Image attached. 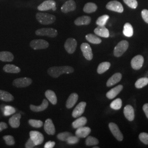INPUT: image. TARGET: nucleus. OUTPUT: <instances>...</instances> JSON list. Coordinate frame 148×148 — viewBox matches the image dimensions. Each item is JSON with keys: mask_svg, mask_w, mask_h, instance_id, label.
Masks as SVG:
<instances>
[{"mask_svg": "<svg viewBox=\"0 0 148 148\" xmlns=\"http://www.w3.org/2000/svg\"><path fill=\"white\" fill-rule=\"evenodd\" d=\"M143 110L146 116L148 119V103H146L143 106Z\"/></svg>", "mask_w": 148, "mask_h": 148, "instance_id": "nucleus-50", "label": "nucleus"}, {"mask_svg": "<svg viewBox=\"0 0 148 148\" xmlns=\"http://www.w3.org/2000/svg\"><path fill=\"white\" fill-rule=\"evenodd\" d=\"M97 5L95 3L89 2L85 5L84 7V11L87 13H91L97 11Z\"/></svg>", "mask_w": 148, "mask_h": 148, "instance_id": "nucleus-34", "label": "nucleus"}, {"mask_svg": "<svg viewBox=\"0 0 148 148\" xmlns=\"http://www.w3.org/2000/svg\"><path fill=\"white\" fill-rule=\"evenodd\" d=\"M144 62V57L141 55H137L133 58L131 64L133 69L138 70L142 68Z\"/></svg>", "mask_w": 148, "mask_h": 148, "instance_id": "nucleus-13", "label": "nucleus"}, {"mask_svg": "<svg viewBox=\"0 0 148 148\" xmlns=\"http://www.w3.org/2000/svg\"><path fill=\"white\" fill-rule=\"evenodd\" d=\"M0 99L4 101L9 102L14 100V97L9 92L0 90Z\"/></svg>", "mask_w": 148, "mask_h": 148, "instance_id": "nucleus-29", "label": "nucleus"}, {"mask_svg": "<svg viewBox=\"0 0 148 148\" xmlns=\"http://www.w3.org/2000/svg\"><path fill=\"white\" fill-rule=\"evenodd\" d=\"M30 46L35 50L43 49L48 47L49 43L46 40L42 39L34 40L30 43Z\"/></svg>", "mask_w": 148, "mask_h": 148, "instance_id": "nucleus-6", "label": "nucleus"}, {"mask_svg": "<svg viewBox=\"0 0 148 148\" xmlns=\"http://www.w3.org/2000/svg\"><path fill=\"white\" fill-rule=\"evenodd\" d=\"M90 132L91 130L90 127L82 126L77 128V130L75 132V135L79 138H86L90 134Z\"/></svg>", "mask_w": 148, "mask_h": 148, "instance_id": "nucleus-18", "label": "nucleus"}, {"mask_svg": "<svg viewBox=\"0 0 148 148\" xmlns=\"http://www.w3.org/2000/svg\"><path fill=\"white\" fill-rule=\"evenodd\" d=\"M99 144V140L95 137L92 136H88L86 138V144L87 146H92L96 145Z\"/></svg>", "mask_w": 148, "mask_h": 148, "instance_id": "nucleus-39", "label": "nucleus"}, {"mask_svg": "<svg viewBox=\"0 0 148 148\" xmlns=\"http://www.w3.org/2000/svg\"><path fill=\"white\" fill-rule=\"evenodd\" d=\"M44 130L49 135H54L56 132V129L53 121L51 119H48L44 125Z\"/></svg>", "mask_w": 148, "mask_h": 148, "instance_id": "nucleus-16", "label": "nucleus"}, {"mask_svg": "<svg viewBox=\"0 0 148 148\" xmlns=\"http://www.w3.org/2000/svg\"><path fill=\"white\" fill-rule=\"evenodd\" d=\"M21 117V115L20 114H16L11 117L9 120V124L11 127L13 128H16L19 127Z\"/></svg>", "mask_w": 148, "mask_h": 148, "instance_id": "nucleus-22", "label": "nucleus"}, {"mask_svg": "<svg viewBox=\"0 0 148 148\" xmlns=\"http://www.w3.org/2000/svg\"><path fill=\"white\" fill-rule=\"evenodd\" d=\"M3 139H4V140L5 141V143L7 145H13L15 144V140L14 139L13 136H10V135H7V136H3Z\"/></svg>", "mask_w": 148, "mask_h": 148, "instance_id": "nucleus-42", "label": "nucleus"}, {"mask_svg": "<svg viewBox=\"0 0 148 148\" xmlns=\"http://www.w3.org/2000/svg\"><path fill=\"white\" fill-rule=\"evenodd\" d=\"M99 148V147H93V148Z\"/></svg>", "mask_w": 148, "mask_h": 148, "instance_id": "nucleus-51", "label": "nucleus"}, {"mask_svg": "<svg viewBox=\"0 0 148 148\" xmlns=\"http://www.w3.org/2000/svg\"><path fill=\"white\" fill-rule=\"evenodd\" d=\"M81 49L85 58L88 60H91L92 59L93 54L92 48L89 44L87 43H83L81 45Z\"/></svg>", "mask_w": 148, "mask_h": 148, "instance_id": "nucleus-12", "label": "nucleus"}, {"mask_svg": "<svg viewBox=\"0 0 148 148\" xmlns=\"http://www.w3.org/2000/svg\"><path fill=\"white\" fill-rule=\"evenodd\" d=\"M109 127L112 135L115 137L117 140L122 141L123 139V134L116 123L110 122L109 124Z\"/></svg>", "mask_w": 148, "mask_h": 148, "instance_id": "nucleus-9", "label": "nucleus"}, {"mask_svg": "<svg viewBox=\"0 0 148 148\" xmlns=\"http://www.w3.org/2000/svg\"><path fill=\"white\" fill-rule=\"evenodd\" d=\"M139 138L142 143L148 145V133L145 132L140 133L139 135Z\"/></svg>", "mask_w": 148, "mask_h": 148, "instance_id": "nucleus-44", "label": "nucleus"}, {"mask_svg": "<svg viewBox=\"0 0 148 148\" xmlns=\"http://www.w3.org/2000/svg\"><path fill=\"white\" fill-rule=\"evenodd\" d=\"M129 46V43L126 40L120 41L114 48V54L116 57H120L126 51Z\"/></svg>", "mask_w": 148, "mask_h": 148, "instance_id": "nucleus-3", "label": "nucleus"}, {"mask_svg": "<svg viewBox=\"0 0 148 148\" xmlns=\"http://www.w3.org/2000/svg\"><path fill=\"white\" fill-rule=\"evenodd\" d=\"M29 123L31 125L32 127L35 128H40L43 126V122L40 120H33L30 119L29 120Z\"/></svg>", "mask_w": 148, "mask_h": 148, "instance_id": "nucleus-41", "label": "nucleus"}, {"mask_svg": "<svg viewBox=\"0 0 148 148\" xmlns=\"http://www.w3.org/2000/svg\"><path fill=\"white\" fill-rule=\"evenodd\" d=\"M86 106V103L85 101H81L75 107L72 112V116L74 118H77L81 116L84 112Z\"/></svg>", "mask_w": 148, "mask_h": 148, "instance_id": "nucleus-14", "label": "nucleus"}, {"mask_svg": "<svg viewBox=\"0 0 148 148\" xmlns=\"http://www.w3.org/2000/svg\"><path fill=\"white\" fill-rule=\"evenodd\" d=\"M48 106V102L46 99L43 100L42 104L39 106H35L34 105H30V108L32 111L34 112H40L46 110Z\"/></svg>", "mask_w": 148, "mask_h": 148, "instance_id": "nucleus-26", "label": "nucleus"}, {"mask_svg": "<svg viewBox=\"0 0 148 148\" xmlns=\"http://www.w3.org/2000/svg\"><path fill=\"white\" fill-rule=\"evenodd\" d=\"M91 21V18L89 16H83L77 18L75 21V24L80 26L83 25H88Z\"/></svg>", "mask_w": 148, "mask_h": 148, "instance_id": "nucleus-24", "label": "nucleus"}, {"mask_svg": "<svg viewBox=\"0 0 148 148\" xmlns=\"http://www.w3.org/2000/svg\"><path fill=\"white\" fill-rule=\"evenodd\" d=\"M106 8L110 11L122 13L123 11V7L121 3L117 1H112L107 3Z\"/></svg>", "mask_w": 148, "mask_h": 148, "instance_id": "nucleus-10", "label": "nucleus"}, {"mask_svg": "<svg viewBox=\"0 0 148 148\" xmlns=\"http://www.w3.org/2000/svg\"><path fill=\"white\" fill-rule=\"evenodd\" d=\"M35 34L38 36H46L48 37H55L58 35L57 30L53 28H42L37 30Z\"/></svg>", "mask_w": 148, "mask_h": 148, "instance_id": "nucleus-4", "label": "nucleus"}, {"mask_svg": "<svg viewBox=\"0 0 148 148\" xmlns=\"http://www.w3.org/2000/svg\"><path fill=\"white\" fill-rule=\"evenodd\" d=\"M77 43V41L73 38H69L66 40L64 44V47L66 51L69 54H73L75 52Z\"/></svg>", "mask_w": 148, "mask_h": 148, "instance_id": "nucleus-7", "label": "nucleus"}, {"mask_svg": "<svg viewBox=\"0 0 148 148\" xmlns=\"http://www.w3.org/2000/svg\"><path fill=\"white\" fill-rule=\"evenodd\" d=\"M45 96L49 102L53 105H56L57 103V98L56 93L53 90H48L45 92Z\"/></svg>", "mask_w": 148, "mask_h": 148, "instance_id": "nucleus-27", "label": "nucleus"}, {"mask_svg": "<svg viewBox=\"0 0 148 148\" xmlns=\"http://www.w3.org/2000/svg\"><path fill=\"white\" fill-rule=\"evenodd\" d=\"M123 2L128 7L133 9H136L138 6V2L137 0H123Z\"/></svg>", "mask_w": 148, "mask_h": 148, "instance_id": "nucleus-43", "label": "nucleus"}, {"mask_svg": "<svg viewBox=\"0 0 148 148\" xmlns=\"http://www.w3.org/2000/svg\"><path fill=\"white\" fill-rule=\"evenodd\" d=\"M122 106V101L120 98H117L112 101L110 104V108L111 109L117 110L121 109Z\"/></svg>", "mask_w": 148, "mask_h": 148, "instance_id": "nucleus-36", "label": "nucleus"}, {"mask_svg": "<svg viewBox=\"0 0 148 148\" xmlns=\"http://www.w3.org/2000/svg\"><path fill=\"white\" fill-rule=\"evenodd\" d=\"M142 16L144 21L148 24V10H144L142 11Z\"/></svg>", "mask_w": 148, "mask_h": 148, "instance_id": "nucleus-46", "label": "nucleus"}, {"mask_svg": "<svg viewBox=\"0 0 148 148\" xmlns=\"http://www.w3.org/2000/svg\"><path fill=\"white\" fill-rule=\"evenodd\" d=\"M3 71L8 73H19L21 71V69L13 64H6L3 68Z\"/></svg>", "mask_w": 148, "mask_h": 148, "instance_id": "nucleus-28", "label": "nucleus"}, {"mask_svg": "<svg viewBox=\"0 0 148 148\" xmlns=\"http://www.w3.org/2000/svg\"><path fill=\"white\" fill-rule=\"evenodd\" d=\"M14 59V56L12 53L8 51L0 52V60L5 62H11Z\"/></svg>", "mask_w": 148, "mask_h": 148, "instance_id": "nucleus-25", "label": "nucleus"}, {"mask_svg": "<svg viewBox=\"0 0 148 148\" xmlns=\"http://www.w3.org/2000/svg\"><path fill=\"white\" fill-rule=\"evenodd\" d=\"M35 146H36L35 144L33 142V141L30 138V139H28V140L27 141V143L25 144V148H34Z\"/></svg>", "mask_w": 148, "mask_h": 148, "instance_id": "nucleus-47", "label": "nucleus"}, {"mask_svg": "<svg viewBox=\"0 0 148 148\" xmlns=\"http://www.w3.org/2000/svg\"><path fill=\"white\" fill-rule=\"evenodd\" d=\"M148 84V77H142L138 79L135 83V87L138 88L140 89Z\"/></svg>", "mask_w": 148, "mask_h": 148, "instance_id": "nucleus-35", "label": "nucleus"}, {"mask_svg": "<svg viewBox=\"0 0 148 148\" xmlns=\"http://www.w3.org/2000/svg\"><path fill=\"white\" fill-rule=\"evenodd\" d=\"M87 120L86 117L84 116L80 117L72 123V126L74 128H77L80 127H82L84 126L87 123Z\"/></svg>", "mask_w": 148, "mask_h": 148, "instance_id": "nucleus-30", "label": "nucleus"}, {"mask_svg": "<svg viewBox=\"0 0 148 148\" xmlns=\"http://www.w3.org/2000/svg\"><path fill=\"white\" fill-rule=\"evenodd\" d=\"M123 34L126 37H132L133 35V28L131 24L127 23L124 25Z\"/></svg>", "mask_w": 148, "mask_h": 148, "instance_id": "nucleus-31", "label": "nucleus"}, {"mask_svg": "<svg viewBox=\"0 0 148 148\" xmlns=\"http://www.w3.org/2000/svg\"><path fill=\"white\" fill-rule=\"evenodd\" d=\"M3 111L4 115L8 116L12 114H14L16 112V109L12 106H6L4 107Z\"/></svg>", "mask_w": 148, "mask_h": 148, "instance_id": "nucleus-38", "label": "nucleus"}, {"mask_svg": "<svg viewBox=\"0 0 148 148\" xmlns=\"http://www.w3.org/2000/svg\"><path fill=\"white\" fill-rule=\"evenodd\" d=\"M74 71V68L70 66H53L48 69V75L54 78H57L62 74H71Z\"/></svg>", "mask_w": 148, "mask_h": 148, "instance_id": "nucleus-1", "label": "nucleus"}, {"mask_svg": "<svg viewBox=\"0 0 148 148\" xmlns=\"http://www.w3.org/2000/svg\"><path fill=\"white\" fill-rule=\"evenodd\" d=\"M94 32L95 35L101 37L108 38L110 35L108 29L105 26H98L95 28Z\"/></svg>", "mask_w": 148, "mask_h": 148, "instance_id": "nucleus-20", "label": "nucleus"}, {"mask_svg": "<svg viewBox=\"0 0 148 148\" xmlns=\"http://www.w3.org/2000/svg\"><path fill=\"white\" fill-rule=\"evenodd\" d=\"M79 138L77 137L76 136H71L69 137V138L67 139L66 142L68 144H75L76 143H79Z\"/></svg>", "mask_w": 148, "mask_h": 148, "instance_id": "nucleus-45", "label": "nucleus"}, {"mask_svg": "<svg viewBox=\"0 0 148 148\" xmlns=\"http://www.w3.org/2000/svg\"><path fill=\"white\" fill-rule=\"evenodd\" d=\"M37 21L43 25H49L56 21V16L45 13H37L36 15Z\"/></svg>", "mask_w": 148, "mask_h": 148, "instance_id": "nucleus-2", "label": "nucleus"}, {"mask_svg": "<svg viewBox=\"0 0 148 148\" xmlns=\"http://www.w3.org/2000/svg\"><path fill=\"white\" fill-rule=\"evenodd\" d=\"M38 11H46L52 9L53 11H56V2L54 0H47L44 1L38 6Z\"/></svg>", "mask_w": 148, "mask_h": 148, "instance_id": "nucleus-5", "label": "nucleus"}, {"mask_svg": "<svg viewBox=\"0 0 148 148\" xmlns=\"http://www.w3.org/2000/svg\"><path fill=\"white\" fill-rule=\"evenodd\" d=\"M8 128V126L7 123L4 122H0V132H2L3 130H5Z\"/></svg>", "mask_w": 148, "mask_h": 148, "instance_id": "nucleus-49", "label": "nucleus"}, {"mask_svg": "<svg viewBox=\"0 0 148 148\" xmlns=\"http://www.w3.org/2000/svg\"><path fill=\"white\" fill-rule=\"evenodd\" d=\"M123 114L125 117L130 121H132L134 119V110L131 105H127L124 108Z\"/></svg>", "mask_w": 148, "mask_h": 148, "instance_id": "nucleus-17", "label": "nucleus"}, {"mask_svg": "<svg viewBox=\"0 0 148 148\" xmlns=\"http://www.w3.org/2000/svg\"><path fill=\"white\" fill-rule=\"evenodd\" d=\"M122 79V74L117 73L114 74L110 78H109L106 82L107 87H111L119 82Z\"/></svg>", "mask_w": 148, "mask_h": 148, "instance_id": "nucleus-21", "label": "nucleus"}, {"mask_svg": "<svg viewBox=\"0 0 148 148\" xmlns=\"http://www.w3.org/2000/svg\"><path fill=\"white\" fill-rule=\"evenodd\" d=\"M123 89V86L121 85H118L116 87L112 88L106 93V97L109 99H112L114 98H115L117 95H118L120 92Z\"/></svg>", "mask_w": 148, "mask_h": 148, "instance_id": "nucleus-19", "label": "nucleus"}, {"mask_svg": "<svg viewBox=\"0 0 148 148\" xmlns=\"http://www.w3.org/2000/svg\"><path fill=\"white\" fill-rule=\"evenodd\" d=\"M56 143L52 141H48L45 144L44 148H52L55 146Z\"/></svg>", "mask_w": 148, "mask_h": 148, "instance_id": "nucleus-48", "label": "nucleus"}, {"mask_svg": "<svg viewBox=\"0 0 148 148\" xmlns=\"http://www.w3.org/2000/svg\"><path fill=\"white\" fill-rule=\"evenodd\" d=\"M76 8V5L74 0H69L66 1L61 7V11L64 13L74 11Z\"/></svg>", "mask_w": 148, "mask_h": 148, "instance_id": "nucleus-15", "label": "nucleus"}, {"mask_svg": "<svg viewBox=\"0 0 148 148\" xmlns=\"http://www.w3.org/2000/svg\"><path fill=\"white\" fill-rule=\"evenodd\" d=\"M71 136H73L71 133L69 132H64L59 133L57 137L59 140L66 141L69 137H70Z\"/></svg>", "mask_w": 148, "mask_h": 148, "instance_id": "nucleus-40", "label": "nucleus"}, {"mask_svg": "<svg viewBox=\"0 0 148 148\" xmlns=\"http://www.w3.org/2000/svg\"><path fill=\"white\" fill-rule=\"evenodd\" d=\"M30 137L36 146L41 144L44 140V136L42 134L36 131H30Z\"/></svg>", "mask_w": 148, "mask_h": 148, "instance_id": "nucleus-11", "label": "nucleus"}, {"mask_svg": "<svg viewBox=\"0 0 148 148\" xmlns=\"http://www.w3.org/2000/svg\"><path fill=\"white\" fill-rule=\"evenodd\" d=\"M111 64L109 62H102L98 66L97 73L99 74H102L104 73L108 70L110 68Z\"/></svg>", "mask_w": 148, "mask_h": 148, "instance_id": "nucleus-32", "label": "nucleus"}, {"mask_svg": "<svg viewBox=\"0 0 148 148\" xmlns=\"http://www.w3.org/2000/svg\"><path fill=\"white\" fill-rule=\"evenodd\" d=\"M78 99H79V95L77 93H71L66 101V107L68 109L72 108L78 101Z\"/></svg>", "mask_w": 148, "mask_h": 148, "instance_id": "nucleus-23", "label": "nucleus"}, {"mask_svg": "<svg viewBox=\"0 0 148 148\" xmlns=\"http://www.w3.org/2000/svg\"><path fill=\"white\" fill-rule=\"evenodd\" d=\"M86 38L89 42L93 44H99L101 42V40L99 37L92 34H87L86 36Z\"/></svg>", "mask_w": 148, "mask_h": 148, "instance_id": "nucleus-33", "label": "nucleus"}, {"mask_svg": "<svg viewBox=\"0 0 148 148\" xmlns=\"http://www.w3.org/2000/svg\"><path fill=\"white\" fill-rule=\"evenodd\" d=\"M32 84V79L28 77H21L14 79L13 85L18 88L27 87Z\"/></svg>", "mask_w": 148, "mask_h": 148, "instance_id": "nucleus-8", "label": "nucleus"}, {"mask_svg": "<svg viewBox=\"0 0 148 148\" xmlns=\"http://www.w3.org/2000/svg\"><path fill=\"white\" fill-rule=\"evenodd\" d=\"M109 19V16L108 15H103V16H99L97 21H96V24L98 26H105L106 22Z\"/></svg>", "mask_w": 148, "mask_h": 148, "instance_id": "nucleus-37", "label": "nucleus"}]
</instances>
